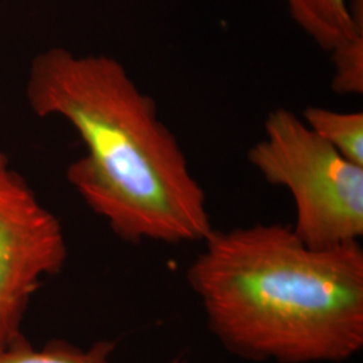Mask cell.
I'll use <instances>...</instances> for the list:
<instances>
[{
	"label": "cell",
	"mask_w": 363,
	"mask_h": 363,
	"mask_svg": "<svg viewBox=\"0 0 363 363\" xmlns=\"http://www.w3.org/2000/svg\"><path fill=\"white\" fill-rule=\"evenodd\" d=\"M26 94L37 116L77 132L86 154L66 178L120 238L179 245L214 230L179 140L121 62L52 48L33 60Z\"/></svg>",
	"instance_id": "1"
},
{
	"label": "cell",
	"mask_w": 363,
	"mask_h": 363,
	"mask_svg": "<svg viewBox=\"0 0 363 363\" xmlns=\"http://www.w3.org/2000/svg\"><path fill=\"white\" fill-rule=\"evenodd\" d=\"M187 269L210 333L253 362L340 363L363 347V249L304 244L292 228L213 230Z\"/></svg>",
	"instance_id": "2"
},
{
	"label": "cell",
	"mask_w": 363,
	"mask_h": 363,
	"mask_svg": "<svg viewBox=\"0 0 363 363\" xmlns=\"http://www.w3.org/2000/svg\"><path fill=\"white\" fill-rule=\"evenodd\" d=\"M264 179L291 194L298 238L312 247L359 242L363 235V167L313 133L301 117L279 108L264 138L247 152Z\"/></svg>",
	"instance_id": "3"
},
{
	"label": "cell",
	"mask_w": 363,
	"mask_h": 363,
	"mask_svg": "<svg viewBox=\"0 0 363 363\" xmlns=\"http://www.w3.org/2000/svg\"><path fill=\"white\" fill-rule=\"evenodd\" d=\"M66 259L61 222L0 154V350L23 337L31 298Z\"/></svg>",
	"instance_id": "4"
},
{
	"label": "cell",
	"mask_w": 363,
	"mask_h": 363,
	"mask_svg": "<svg viewBox=\"0 0 363 363\" xmlns=\"http://www.w3.org/2000/svg\"><path fill=\"white\" fill-rule=\"evenodd\" d=\"M292 19L325 52L363 34V0H286Z\"/></svg>",
	"instance_id": "5"
},
{
	"label": "cell",
	"mask_w": 363,
	"mask_h": 363,
	"mask_svg": "<svg viewBox=\"0 0 363 363\" xmlns=\"http://www.w3.org/2000/svg\"><path fill=\"white\" fill-rule=\"evenodd\" d=\"M301 120L343 157L363 167V113L310 106Z\"/></svg>",
	"instance_id": "6"
},
{
	"label": "cell",
	"mask_w": 363,
	"mask_h": 363,
	"mask_svg": "<svg viewBox=\"0 0 363 363\" xmlns=\"http://www.w3.org/2000/svg\"><path fill=\"white\" fill-rule=\"evenodd\" d=\"M115 349L116 343L111 340L96 342L88 350L66 340H50L45 347L35 349L26 337H21L0 350V363H112Z\"/></svg>",
	"instance_id": "7"
}]
</instances>
